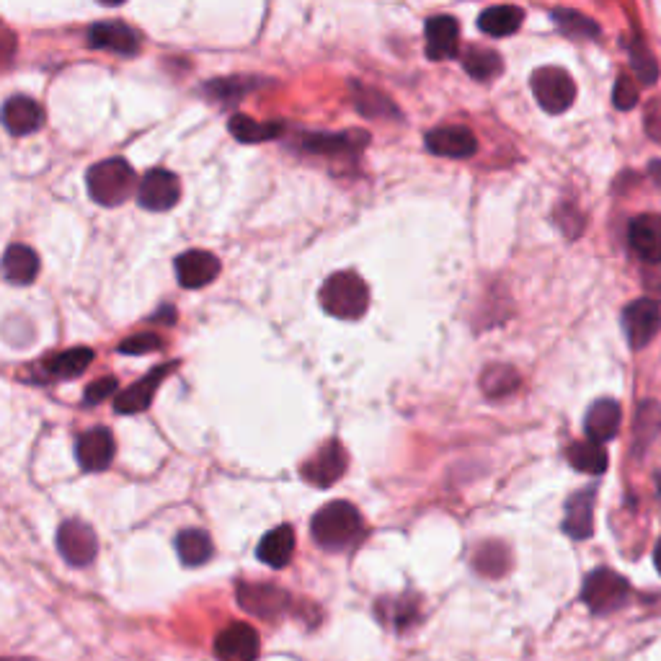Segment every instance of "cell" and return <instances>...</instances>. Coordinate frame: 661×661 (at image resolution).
<instances>
[{
    "label": "cell",
    "mask_w": 661,
    "mask_h": 661,
    "mask_svg": "<svg viewBox=\"0 0 661 661\" xmlns=\"http://www.w3.org/2000/svg\"><path fill=\"white\" fill-rule=\"evenodd\" d=\"M310 532L323 550H346L362 538V514L349 501H331L318 509Z\"/></svg>",
    "instance_id": "cell-1"
},
{
    "label": "cell",
    "mask_w": 661,
    "mask_h": 661,
    "mask_svg": "<svg viewBox=\"0 0 661 661\" xmlns=\"http://www.w3.org/2000/svg\"><path fill=\"white\" fill-rule=\"evenodd\" d=\"M321 308L328 316L341 318V321H357L367 313L370 305V290L365 279L354 272H336L323 282L321 287Z\"/></svg>",
    "instance_id": "cell-2"
},
{
    "label": "cell",
    "mask_w": 661,
    "mask_h": 661,
    "mask_svg": "<svg viewBox=\"0 0 661 661\" xmlns=\"http://www.w3.org/2000/svg\"><path fill=\"white\" fill-rule=\"evenodd\" d=\"M88 194L96 204L117 207L135 192V168L124 158H106L88 168L86 173Z\"/></svg>",
    "instance_id": "cell-3"
},
{
    "label": "cell",
    "mask_w": 661,
    "mask_h": 661,
    "mask_svg": "<svg viewBox=\"0 0 661 661\" xmlns=\"http://www.w3.org/2000/svg\"><path fill=\"white\" fill-rule=\"evenodd\" d=\"M628 597H631V584L610 569L592 571L584 581V592H581V600L594 615H610V612L620 610L625 607Z\"/></svg>",
    "instance_id": "cell-4"
},
{
    "label": "cell",
    "mask_w": 661,
    "mask_h": 661,
    "mask_svg": "<svg viewBox=\"0 0 661 661\" xmlns=\"http://www.w3.org/2000/svg\"><path fill=\"white\" fill-rule=\"evenodd\" d=\"M532 93L545 112H566L576 99V86L563 68H540L532 75Z\"/></svg>",
    "instance_id": "cell-5"
},
{
    "label": "cell",
    "mask_w": 661,
    "mask_h": 661,
    "mask_svg": "<svg viewBox=\"0 0 661 661\" xmlns=\"http://www.w3.org/2000/svg\"><path fill=\"white\" fill-rule=\"evenodd\" d=\"M235 600H238V605H241L243 610L264 620H274L290 610V594H287L285 589L274 587V584L241 581V584L235 587Z\"/></svg>",
    "instance_id": "cell-6"
},
{
    "label": "cell",
    "mask_w": 661,
    "mask_h": 661,
    "mask_svg": "<svg viewBox=\"0 0 661 661\" xmlns=\"http://www.w3.org/2000/svg\"><path fill=\"white\" fill-rule=\"evenodd\" d=\"M57 550L70 566H91L96 553H99V538L93 527H88L81 519H68L57 530Z\"/></svg>",
    "instance_id": "cell-7"
},
{
    "label": "cell",
    "mask_w": 661,
    "mask_h": 661,
    "mask_svg": "<svg viewBox=\"0 0 661 661\" xmlns=\"http://www.w3.org/2000/svg\"><path fill=\"white\" fill-rule=\"evenodd\" d=\"M346 465H349V458H346L344 445L331 439L321 450H316L313 458L305 460L300 473H303L305 481L318 486V489H328V486H334V483L344 476Z\"/></svg>",
    "instance_id": "cell-8"
},
{
    "label": "cell",
    "mask_w": 661,
    "mask_h": 661,
    "mask_svg": "<svg viewBox=\"0 0 661 661\" xmlns=\"http://www.w3.org/2000/svg\"><path fill=\"white\" fill-rule=\"evenodd\" d=\"M179 197V179H176V173L166 171V168H155V171L145 173V179L140 181V189H137V202L150 212L171 210V207H176Z\"/></svg>",
    "instance_id": "cell-9"
},
{
    "label": "cell",
    "mask_w": 661,
    "mask_h": 661,
    "mask_svg": "<svg viewBox=\"0 0 661 661\" xmlns=\"http://www.w3.org/2000/svg\"><path fill=\"white\" fill-rule=\"evenodd\" d=\"M259 633L248 623H230L215 638V656L220 661H256L259 659Z\"/></svg>",
    "instance_id": "cell-10"
},
{
    "label": "cell",
    "mask_w": 661,
    "mask_h": 661,
    "mask_svg": "<svg viewBox=\"0 0 661 661\" xmlns=\"http://www.w3.org/2000/svg\"><path fill=\"white\" fill-rule=\"evenodd\" d=\"M623 326L631 346L641 349V346L651 344L661 331L659 303H654V300H636V303H631L623 313Z\"/></svg>",
    "instance_id": "cell-11"
},
{
    "label": "cell",
    "mask_w": 661,
    "mask_h": 661,
    "mask_svg": "<svg viewBox=\"0 0 661 661\" xmlns=\"http://www.w3.org/2000/svg\"><path fill=\"white\" fill-rule=\"evenodd\" d=\"M176 367H179V362H166V365L150 370L143 380H137L135 385H130L124 393H119V396L114 398V408H117L119 414H140V411H145V408L153 403L155 390L161 388L163 380H166Z\"/></svg>",
    "instance_id": "cell-12"
},
{
    "label": "cell",
    "mask_w": 661,
    "mask_h": 661,
    "mask_svg": "<svg viewBox=\"0 0 661 661\" xmlns=\"http://www.w3.org/2000/svg\"><path fill=\"white\" fill-rule=\"evenodd\" d=\"M114 450H117V445H114L112 432L106 427L88 429L78 437V445H75L78 463H81L83 470H91V473L109 468L114 460Z\"/></svg>",
    "instance_id": "cell-13"
},
{
    "label": "cell",
    "mask_w": 661,
    "mask_h": 661,
    "mask_svg": "<svg viewBox=\"0 0 661 661\" xmlns=\"http://www.w3.org/2000/svg\"><path fill=\"white\" fill-rule=\"evenodd\" d=\"M429 153L442 155V158H470L478 150L476 135L468 127L450 124V127H437L427 132Z\"/></svg>",
    "instance_id": "cell-14"
},
{
    "label": "cell",
    "mask_w": 661,
    "mask_h": 661,
    "mask_svg": "<svg viewBox=\"0 0 661 661\" xmlns=\"http://www.w3.org/2000/svg\"><path fill=\"white\" fill-rule=\"evenodd\" d=\"M44 122V112L42 106L37 104L29 96H13L3 104L0 109V124L6 127V132L16 137L31 135V132H37Z\"/></svg>",
    "instance_id": "cell-15"
},
{
    "label": "cell",
    "mask_w": 661,
    "mask_h": 661,
    "mask_svg": "<svg viewBox=\"0 0 661 661\" xmlns=\"http://www.w3.org/2000/svg\"><path fill=\"white\" fill-rule=\"evenodd\" d=\"M628 243L643 264H661V215H641L631 223Z\"/></svg>",
    "instance_id": "cell-16"
},
{
    "label": "cell",
    "mask_w": 661,
    "mask_h": 661,
    "mask_svg": "<svg viewBox=\"0 0 661 661\" xmlns=\"http://www.w3.org/2000/svg\"><path fill=\"white\" fill-rule=\"evenodd\" d=\"M88 47L93 50L117 52V55H137L140 52V34L127 24H96L88 29Z\"/></svg>",
    "instance_id": "cell-17"
},
{
    "label": "cell",
    "mask_w": 661,
    "mask_h": 661,
    "mask_svg": "<svg viewBox=\"0 0 661 661\" xmlns=\"http://www.w3.org/2000/svg\"><path fill=\"white\" fill-rule=\"evenodd\" d=\"M220 274V261L210 251H186L176 259V277L189 290H199L215 282Z\"/></svg>",
    "instance_id": "cell-18"
},
{
    "label": "cell",
    "mask_w": 661,
    "mask_h": 661,
    "mask_svg": "<svg viewBox=\"0 0 661 661\" xmlns=\"http://www.w3.org/2000/svg\"><path fill=\"white\" fill-rule=\"evenodd\" d=\"M460 39V24L452 16H432L427 21V55L432 60L455 57Z\"/></svg>",
    "instance_id": "cell-19"
},
{
    "label": "cell",
    "mask_w": 661,
    "mask_h": 661,
    "mask_svg": "<svg viewBox=\"0 0 661 661\" xmlns=\"http://www.w3.org/2000/svg\"><path fill=\"white\" fill-rule=\"evenodd\" d=\"M295 553V530L290 525H279L274 530H269L261 538L259 548H256V556L261 563L272 566V569H282L287 566Z\"/></svg>",
    "instance_id": "cell-20"
},
{
    "label": "cell",
    "mask_w": 661,
    "mask_h": 661,
    "mask_svg": "<svg viewBox=\"0 0 661 661\" xmlns=\"http://www.w3.org/2000/svg\"><path fill=\"white\" fill-rule=\"evenodd\" d=\"M620 429V406L615 401H597L589 408L587 419H584V432H587L589 442H610Z\"/></svg>",
    "instance_id": "cell-21"
},
{
    "label": "cell",
    "mask_w": 661,
    "mask_h": 661,
    "mask_svg": "<svg viewBox=\"0 0 661 661\" xmlns=\"http://www.w3.org/2000/svg\"><path fill=\"white\" fill-rule=\"evenodd\" d=\"M39 274V256L34 248L16 243L3 254V277L13 285H31Z\"/></svg>",
    "instance_id": "cell-22"
},
{
    "label": "cell",
    "mask_w": 661,
    "mask_h": 661,
    "mask_svg": "<svg viewBox=\"0 0 661 661\" xmlns=\"http://www.w3.org/2000/svg\"><path fill=\"white\" fill-rule=\"evenodd\" d=\"M594 489L579 491L566 504V519L563 530L569 532L574 540H587L594 530Z\"/></svg>",
    "instance_id": "cell-23"
},
{
    "label": "cell",
    "mask_w": 661,
    "mask_h": 661,
    "mask_svg": "<svg viewBox=\"0 0 661 661\" xmlns=\"http://www.w3.org/2000/svg\"><path fill=\"white\" fill-rule=\"evenodd\" d=\"M377 618L393 631H406L419 620V597L403 594V597H385L377 602Z\"/></svg>",
    "instance_id": "cell-24"
},
{
    "label": "cell",
    "mask_w": 661,
    "mask_h": 661,
    "mask_svg": "<svg viewBox=\"0 0 661 661\" xmlns=\"http://www.w3.org/2000/svg\"><path fill=\"white\" fill-rule=\"evenodd\" d=\"M93 357H96L93 349H88V346H75V349H68V352L47 359L42 367L44 377H47V380H70V377L83 375L86 367L93 362Z\"/></svg>",
    "instance_id": "cell-25"
},
{
    "label": "cell",
    "mask_w": 661,
    "mask_h": 661,
    "mask_svg": "<svg viewBox=\"0 0 661 661\" xmlns=\"http://www.w3.org/2000/svg\"><path fill=\"white\" fill-rule=\"evenodd\" d=\"M522 21H525V11H522V8L494 6L481 13L478 26H481L483 34H489V37H509V34H514V31L522 26Z\"/></svg>",
    "instance_id": "cell-26"
},
{
    "label": "cell",
    "mask_w": 661,
    "mask_h": 661,
    "mask_svg": "<svg viewBox=\"0 0 661 661\" xmlns=\"http://www.w3.org/2000/svg\"><path fill=\"white\" fill-rule=\"evenodd\" d=\"M176 553L184 566H202L212 558L215 545L204 530H181L176 535Z\"/></svg>",
    "instance_id": "cell-27"
},
{
    "label": "cell",
    "mask_w": 661,
    "mask_h": 661,
    "mask_svg": "<svg viewBox=\"0 0 661 661\" xmlns=\"http://www.w3.org/2000/svg\"><path fill=\"white\" fill-rule=\"evenodd\" d=\"M362 143H367L365 132H346V135H308L303 140L305 150L326 153V155H339V153H349V150L365 148Z\"/></svg>",
    "instance_id": "cell-28"
},
{
    "label": "cell",
    "mask_w": 661,
    "mask_h": 661,
    "mask_svg": "<svg viewBox=\"0 0 661 661\" xmlns=\"http://www.w3.org/2000/svg\"><path fill=\"white\" fill-rule=\"evenodd\" d=\"M463 68L476 81H491L501 73V57L486 47H468L463 55Z\"/></svg>",
    "instance_id": "cell-29"
},
{
    "label": "cell",
    "mask_w": 661,
    "mask_h": 661,
    "mask_svg": "<svg viewBox=\"0 0 661 661\" xmlns=\"http://www.w3.org/2000/svg\"><path fill=\"white\" fill-rule=\"evenodd\" d=\"M569 463L574 465L581 473H592V476H600L607 470V455L602 450V445L597 442H574L569 447Z\"/></svg>",
    "instance_id": "cell-30"
},
{
    "label": "cell",
    "mask_w": 661,
    "mask_h": 661,
    "mask_svg": "<svg viewBox=\"0 0 661 661\" xmlns=\"http://www.w3.org/2000/svg\"><path fill=\"white\" fill-rule=\"evenodd\" d=\"M228 127L230 135L238 137L241 143H264V140H272V137H277L279 132H282V124H259L251 117H246V114H235Z\"/></svg>",
    "instance_id": "cell-31"
},
{
    "label": "cell",
    "mask_w": 661,
    "mask_h": 661,
    "mask_svg": "<svg viewBox=\"0 0 661 661\" xmlns=\"http://www.w3.org/2000/svg\"><path fill=\"white\" fill-rule=\"evenodd\" d=\"M473 566H476L478 574L496 579V576L507 574L509 550L501 543H483L473 556Z\"/></svg>",
    "instance_id": "cell-32"
},
{
    "label": "cell",
    "mask_w": 661,
    "mask_h": 661,
    "mask_svg": "<svg viewBox=\"0 0 661 661\" xmlns=\"http://www.w3.org/2000/svg\"><path fill=\"white\" fill-rule=\"evenodd\" d=\"M481 385L489 398H504L519 388V375L512 370V367L496 365L483 372Z\"/></svg>",
    "instance_id": "cell-33"
},
{
    "label": "cell",
    "mask_w": 661,
    "mask_h": 661,
    "mask_svg": "<svg viewBox=\"0 0 661 661\" xmlns=\"http://www.w3.org/2000/svg\"><path fill=\"white\" fill-rule=\"evenodd\" d=\"M553 21H556L558 29H561L563 34H569V37L592 39L600 34V26L594 24L592 19H587V16H581V13L576 11H569V8H558V11H553Z\"/></svg>",
    "instance_id": "cell-34"
},
{
    "label": "cell",
    "mask_w": 661,
    "mask_h": 661,
    "mask_svg": "<svg viewBox=\"0 0 661 661\" xmlns=\"http://www.w3.org/2000/svg\"><path fill=\"white\" fill-rule=\"evenodd\" d=\"M251 88H256L254 78H225V81H210L207 83V96L220 101H235L243 99Z\"/></svg>",
    "instance_id": "cell-35"
},
{
    "label": "cell",
    "mask_w": 661,
    "mask_h": 661,
    "mask_svg": "<svg viewBox=\"0 0 661 661\" xmlns=\"http://www.w3.org/2000/svg\"><path fill=\"white\" fill-rule=\"evenodd\" d=\"M631 62H633V70H636V75L641 78V83H646V86H651V83L659 78V65H656L654 57L649 55L643 39H636V42L631 44Z\"/></svg>",
    "instance_id": "cell-36"
},
{
    "label": "cell",
    "mask_w": 661,
    "mask_h": 661,
    "mask_svg": "<svg viewBox=\"0 0 661 661\" xmlns=\"http://www.w3.org/2000/svg\"><path fill=\"white\" fill-rule=\"evenodd\" d=\"M155 349H163V339L158 334H150V331L130 336V339H124L119 344V354H124V357H143V354L155 352Z\"/></svg>",
    "instance_id": "cell-37"
},
{
    "label": "cell",
    "mask_w": 661,
    "mask_h": 661,
    "mask_svg": "<svg viewBox=\"0 0 661 661\" xmlns=\"http://www.w3.org/2000/svg\"><path fill=\"white\" fill-rule=\"evenodd\" d=\"M357 109L367 117H383V114H396V109L390 106V101L385 96H380L377 91L370 88H359L357 93Z\"/></svg>",
    "instance_id": "cell-38"
},
{
    "label": "cell",
    "mask_w": 661,
    "mask_h": 661,
    "mask_svg": "<svg viewBox=\"0 0 661 661\" xmlns=\"http://www.w3.org/2000/svg\"><path fill=\"white\" fill-rule=\"evenodd\" d=\"M612 101H615V106L623 109V112H628V109H633V106L638 104V88L628 75H620L618 78L615 91H612Z\"/></svg>",
    "instance_id": "cell-39"
},
{
    "label": "cell",
    "mask_w": 661,
    "mask_h": 661,
    "mask_svg": "<svg viewBox=\"0 0 661 661\" xmlns=\"http://www.w3.org/2000/svg\"><path fill=\"white\" fill-rule=\"evenodd\" d=\"M117 380L114 377H104V380H99V383H93L86 388V403H101L106 401V398L112 396V393H117Z\"/></svg>",
    "instance_id": "cell-40"
},
{
    "label": "cell",
    "mask_w": 661,
    "mask_h": 661,
    "mask_svg": "<svg viewBox=\"0 0 661 661\" xmlns=\"http://www.w3.org/2000/svg\"><path fill=\"white\" fill-rule=\"evenodd\" d=\"M646 130H649V135L654 137L656 143H661V109H656V112L646 117Z\"/></svg>",
    "instance_id": "cell-41"
},
{
    "label": "cell",
    "mask_w": 661,
    "mask_h": 661,
    "mask_svg": "<svg viewBox=\"0 0 661 661\" xmlns=\"http://www.w3.org/2000/svg\"><path fill=\"white\" fill-rule=\"evenodd\" d=\"M654 563H656V571L661 574V540L656 543V548H654Z\"/></svg>",
    "instance_id": "cell-42"
},
{
    "label": "cell",
    "mask_w": 661,
    "mask_h": 661,
    "mask_svg": "<svg viewBox=\"0 0 661 661\" xmlns=\"http://www.w3.org/2000/svg\"><path fill=\"white\" fill-rule=\"evenodd\" d=\"M651 173L656 176V181H661V163H651Z\"/></svg>",
    "instance_id": "cell-43"
},
{
    "label": "cell",
    "mask_w": 661,
    "mask_h": 661,
    "mask_svg": "<svg viewBox=\"0 0 661 661\" xmlns=\"http://www.w3.org/2000/svg\"><path fill=\"white\" fill-rule=\"evenodd\" d=\"M0 661H29V659H0Z\"/></svg>",
    "instance_id": "cell-44"
}]
</instances>
